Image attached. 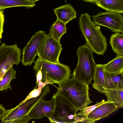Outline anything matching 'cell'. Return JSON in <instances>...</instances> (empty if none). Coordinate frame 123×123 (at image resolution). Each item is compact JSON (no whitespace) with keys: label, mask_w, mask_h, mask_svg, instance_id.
Returning a JSON list of instances; mask_svg holds the SVG:
<instances>
[{"label":"cell","mask_w":123,"mask_h":123,"mask_svg":"<svg viewBox=\"0 0 123 123\" xmlns=\"http://www.w3.org/2000/svg\"><path fill=\"white\" fill-rule=\"evenodd\" d=\"M34 62L33 69L36 77L46 85H59L70 77L71 70L66 65L41 60L38 57Z\"/></svg>","instance_id":"1"},{"label":"cell","mask_w":123,"mask_h":123,"mask_svg":"<svg viewBox=\"0 0 123 123\" xmlns=\"http://www.w3.org/2000/svg\"><path fill=\"white\" fill-rule=\"evenodd\" d=\"M89 89L88 85L72 78L59 85L56 92L78 111L92 103L89 97Z\"/></svg>","instance_id":"2"},{"label":"cell","mask_w":123,"mask_h":123,"mask_svg":"<svg viewBox=\"0 0 123 123\" xmlns=\"http://www.w3.org/2000/svg\"><path fill=\"white\" fill-rule=\"evenodd\" d=\"M79 24L86 43L93 52L103 55L107 49L108 44L106 37L100 30V26L91 20L90 16L87 13L81 15Z\"/></svg>","instance_id":"3"},{"label":"cell","mask_w":123,"mask_h":123,"mask_svg":"<svg viewBox=\"0 0 123 123\" xmlns=\"http://www.w3.org/2000/svg\"><path fill=\"white\" fill-rule=\"evenodd\" d=\"M78 62L74 70L72 78L89 85L93 78L96 63L93 56V52L86 43L77 49Z\"/></svg>","instance_id":"4"},{"label":"cell","mask_w":123,"mask_h":123,"mask_svg":"<svg viewBox=\"0 0 123 123\" xmlns=\"http://www.w3.org/2000/svg\"><path fill=\"white\" fill-rule=\"evenodd\" d=\"M53 97L54 99L53 110L47 117L51 123H84L85 118L77 115L78 111L63 96L56 92Z\"/></svg>","instance_id":"5"},{"label":"cell","mask_w":123,"mask_h":123,"mask_svg":"<svg viewBox=\"0 0 123 123\" xmlns=\"http://www.w3.org/2000/svg\"><path fill=\"white\" fill-rule=\"evenodd\" d=\"M50 91L49 86L47 85L42 89L37 97L22 101L15 107L6 110V114L1 120L4 123H27L29 112L39 101L44 99Z\"/></svg>","instance_id":"6"},{"label":"cell","mask_w":123,"mask_h":123,"mask_svg":"<svg viewBox=\"0 0 123 123\" xmlns=\"http://www.w3.org/2000/svg\"><path fill=\"white\" fill-rule=\"evenodd\" d=\"M62 49L60 42L49 33L46 35L39 46L37 50L38 58L49 62L60 63L59 56Z\"/></svg>","instance_id":"7"},{"label":"cell","mask_w":123,"mask_h":123,"mask_svg":"<svg viewBox=\"0 0 123 123\" xmlns=\"http://www.w3.org/2000/svg\"><path fill=\"white\" fill-rule=\"evenodd\" d=\"M121 13L107 11L101 12L92 16L96 25L109 28L114 32L123 33V17Z\"/></svg>","instance_id":"8"},{"label":"cell","mask_w":123,"mask_h":123,"mask_svg":"<svg viewBox=\"0 0 123 123\" xmlns=\"http://www.w3.org/2000/svg\"><path fill=\"white\" fill-rule=\"evenodd\" d=\"M46 35L44 31L37 32L23 48L21 63L24 66H30L34 62L35 58L37 55L38 48Z\"/></svg>","instance_id":"9"},{"label":"cell","mask_w":123,"mask_h":123,"mask_svg":"<svg viewBox=\"0 0 123 123\" xmlns=\"http://www.w3.org/2000/svg\"><path fill=\"white\" fill-rule=\"evenodd\" d=\"M119 108L112 102H107L96 108L84 118L85 123H94L102 118H104Z\"/></svg>","instance_id":"10"},{"label":"cell","mask_w":123,"mask_h":123,"mask_svg":"<svg viewBox=\"0 0 123 123\" xmlns=\"http://www.w3.org/2000/svg\"><path fill=\"white\" fill-rule=\"evenodd\" d=\"M21 50L16 43L7 45L3 43L0 45V69L7 62L14 61L21 62Z\"/></svg>","instance_id":"11"},{"label":"cell","mask_w":123,"mask_h":123,"mask_svg":"<svg viewBox=\"0 0 123 123\" xmlns=\"http://www.w3.org/2000/svg\"><path fill=\"white\" fill-rule=\"evenodd\" d=\"M54 105V99L52 97L49 101L44 99L39 101L33 107L29 112L28 118L39 119L50 116L53 111Z\"/></svg>","instance_id":"12"},{"label":"cell","mask_w":123,"mask_h":123,"mask_svg":"<svg viewBox=\"0 0 123 123\" xmlns=\"http://www.w3.org/2000/svg\"><path fill=\"white\" fill-rule=\"evenodd\" d=\"M57 19L67 24L76 18L77 12L70 4H66L54 9Z\"/></svg>","instance_id":"13"},{"label":"cell","mask_w":123,"mask_h":123,"mask_svg":"<svg viewBox=\"0 0 123 123\" xmlns=\"http://www.w3.org/2000/svg\"><path fill=\"white\" fill-rule=\"evenodd\" d=\"M93 78V88L100 92L105 93L106 89L103 64H97Z\"/></svg>","instance_id":"14"},{"label":"cell","mask_w":123,"mask_h":123,"mask_svg":"<svg viewBox=\"0 0 123 123\" xmlns=\"http://www.w3.org/2000/svg\"><path fill=\"white\" fill-rule=\"evenodd\" d=\"M103 69L105 73L111 75L123 72V55H117L107 63L103 64Z\"/></svg>","instance_id":"15"},{"label":"cell","mask_w":123,"mask_h":123,"mask_svg":"<svg viewBox=\"0 0 123 123\" xmlns=\"http://www.w3.org/2000/svg\"><path fill=\"white\" fill-rule=\"evenodd\" d=\"M105 89H123V72L111 75L104 72Z\"/></svg>","instance_id":"16"},{"label":"cell","mask_w":123,"mask_h":123,"mask_svg":"<svg viewBox=\"0 0 123 123\" xmlns=\"http://www.w3.org/2000/svg\"><path fill=\"white\" fill-rule=\"evenodd\" d=\"M107 11L123 12V0H98L95 4Z\"/></svg>","instance_id":"17"},{"label":"cell","mask_w":123,"mask_h":123,"mask_svg":"<svg viewBox=\"0 0 123 123\" xmlns=\"http://www.w3.org/2000/svg\"><path fill=\"white\" fill-rule=\"evenodd\" d=\"M105 94L106 96L107 102H114L119 108L123 106V89H106Z\"/></svg>","instance_id":"18"},{"label":"cell","mask_w":123,"mask_h":123,"mask_svg":"<svg viewBox=\"0 0 123 123\" xmlns=\"http://www.w3.org/2000/svg\"><path fill=\"white\" fill-rule=\"evenodd\" d=\"M35 6V2L27 0H0V10L18 6L32 8Z\"/></svg>","instance_id":"19"},{"label":"cell","mask_w":123,"mask_h":123,"mask_svg":"<svg viewBox=\"0 0 123 123\" xmlns=\"http://www.w3.org/2000/svg\"><path fill=\"white\" fill-rule=\"evenodd\" d=\"M113 51L117 55H123V34L116 32L111 36L109 42Z\"/></svg>","instance_id":"20"},{"label":"cell","mask_w":123,"mask_h":123,"mask_svg":"<svg viewBox=\"0 0 123 123\" xmlns=\"http://www.w3.org/2000/svg\"><path fill=\"white\" fill-rule=\"evenodd\" d=\"M66 24L57 19L50 27L49 33L55 40L60 42L61 37L67 32Z\"/></svg>","instance_id":"21"},{"label":"cell","mask_w":123,"mask_h":123,"mask_svg":"<svg viewBox=\"0 0 123 123\" xmlns=\"http://www.w3.org/2000/svg\"><path fill=\"white\" fill-rule=\"evenodd\" d=\"M16 73L12 66L7 71L0 80V91L8 89L12 90L10 82L13 79H16Z\"/></svg>","instance_id":"22"},{"label":"cell","mask_w":123,"mask_h":123,"mask_svg":"<svg viewBox=\"0 0 123 123\" xmlns=\"http://www.w3.org/2000/svg\"><path fill=\"white\" fill-rule=\"evenodd\" d=\"M107 102L104 100L94 105L91 106L84 108L82 110L80 111L77 114V115L79 116L84 118H86L88 115L92 111L94 110L98 106L105 103Z\"/></svg>","instance_id":"23"},{"label":"cell","mask_w":123,"mask_h":123,"mask_svg":"<svg viewBox=\"0 0 123 123\" xmlns=\"http://www.w3.org/2000/svg\"><path fill=\"white\" fill-rule=\"evenodd\" d=\"M19 63L14 61H11L6 63L0 69V80L2 78L5 73L13 65H16L19 64Z\"/></svg>","instance_id":"24"},{"label":"cell","mask_w":123,"mask_h":123,"mask_svg":"<svg viewBox=\"0 0 123 123\" xmlns=\"http://www.w3.org/2000/svg\"><path fill=\"white\" fill-rule=\"evenodd\" d=\"M37 88H34L23 101H24L30 98L37 97L40 94L43 88L37 87Z\"/></svg>","instance_id":"25"},{"label":"cell","mask_w":123,"mask_h":123,"mask_svg":"<svg viewBox=\"0 0 123 123\" xmlns=\"http://www.w3.org/2000/svg\"><path fill=\"white\" fill-rule=\"evenodd\" d=\"M4 11L0 10V38H2V34L3 32V27L4 21Z\"/></svg>","instance_id":"26"},{"label":"cell","mask_w":123,"mask_h":123,"mask_svg":"<svg viewBox=\"0 0 123 123\" xmlns=\"http://www.w3.org/2000/svg\"><path fill=\"white\" fill-rule=\"evenodd\" d=\"M86 2H89L93 3L96 4L98 0H82Z\"/></svg>","instance_id":"27"},{"label":"cell","mask_w":123,"mask_h":123,"mask_svg":"<svg viewBox=\"0 0 123 123\" xmlns=\"http://www.w3.org/2000/svg\"><path fill=\"white\" fill-rule=\"evenodd\" d=\"M27 0L28 1H31V2H36L37 1H38V0Z\"/></svg>","instance_id":"28"},{"label":"cell","mask_w":123,"mask_h":123,"mask_svg":"<svg viewBox=\"0 0 123 123\" xmlns=\"http://www.w3.org/2000/svg\"><path fill=\"white\" fill-rule=\"evenodd\" d=\"M0 39H0V43H1V41H0Z\"/></svg>","instance_id":"29"}]
</instances>
